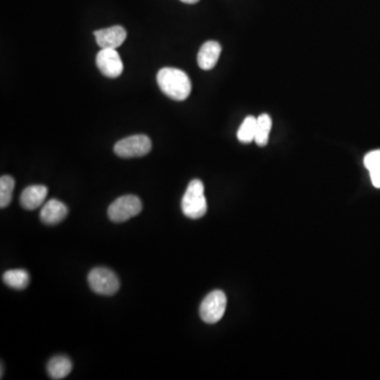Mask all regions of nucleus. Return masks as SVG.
<instances>
[{
    "mask_svg": "<svg viewBox=\"0 0 380 380\" xmlns=\"http://www.w3.org/2000/svg\"><path fill=\"white\" fill-rule=\"evenodd\" d=\"M363 164L369 171L374 187L380 188V149L365 155Z\"/></svg>",
    "mask_w": 380,
    "mask_h": 380,
    "instance_id": "obj_14",
    "label": "nucleus"
},
{
    "mask_svg": "<svg viewBox=\"0 0 380 380\" xmlns=\"http://www.w3.org/2000/svg\"><path fill=\"white\" fill-rule=\"evenodd\" d=\"M182 210L187 218L197 220L207 212V202L204 195V185L200 180H193L182 199Z\"/></svg>",
    "mask_w": 380,
    "mask_h": 380,
    "instance_id": "obj_2",
    "label": "nucleus"
},
{
    "mask_svg": "<svg viewBox=\"0 0 380 380\" xmlns=\"http://www.w3.org/2000/svg\"><path fill=\"white\" fill-rule=\"evenodd\" d=\"M15 180L11 175H3L0 179V207L6 208L12 201Z\"/></svg>",
    "mask_w": 380,
    "mask_h": 380,
    "instance_id": "obj_17",
    "label": "nucleus"
},
{
    "mask_svg": "<svg viewBox=\"0 0 380 380\" xmlns=\"http://www.w3.org/2000/svg\"><path fill=\"white\" fill-rule=\"evenodd\" d=\"M48 196V188L44 185L26 187L20 196V204L26 210H35L42 205Z\"/></svg>",
    "mask_w": 380,
    "mask_h": 380,
    "instance_id": "obj_10",
    "label": "nucleus"
},
{
    "mask_svg": "<svg viewBox=\"0 0 380 380\" xmlns=\"http://www.w3.org/2000/svg\"><path fill=\"white\" fill-rule=\"evenodd\" d=\"M182 3H188V5H193V3H199L200 0H181Z\"/></svg>",
    "mask_w": 380,
    "mask_h": 380,
    "instance_id": "obj_18",
    "label": "nucleus"
},
{
    "mask_svg": "<svg viewBox=\"0 0 380 380\" xmlns=\"http://www.w3.org/2000/svg\"><path fill=\"white\" fill-rule=\"evenodd\" d=\"M271 126H273V122H271V116L269 114H261L259 118H257V130L255 142H256L258 146L263 147L269 143Z\"/></svg>",
    "mask_w": 380,
    "mask_h": 380,
    "instance_id": "obj_15",
    "label": "nucleus"
},
{
    "mask_svg": "<svg viewBox=\"0 0 380 380\" xmlns=\"http://www.w3.org/2000/svg\"><path fill=\"white\" fill-rule=\"evenodd\" d=\"M97 66L102 74L109 79H116L124 70V63L116 49H102L97 53Z\"/></svg>",
    "mask_w": 380,
    "mask_h": 380,
    "instance_id": "obj_7",
    "label": "nucleus"
},
{
    "mask_svg": "<svg viewBox=\"0 0 380 380\" xmlns=\"http://www.w3.org/2000/svg\"><path fill=\"white\" fill-rule=\"evenodd\" d=\"M47 370H48L49 376L52 379H63L72 371V363L68 357L56 356L49 361Z\"/></svg>",
    "mask_w": 380,
    "mask_h": 380,
    "instance_id": "obj_12",
    "label": "nucleus"
},
{
    "mask_svg": "<svg viewBox=\"0 0 380 380\" xmlns=\"http://www.w3.org/2000/svg\"><path fill=\"white\" fill-rule=\"evenodd\" d=\"M159 87L169 99L185 101L191 92V81L184 71L175 68H163L157 77Z\"/></svg>",
    "mask_w": 380,
    "mask_h": 380,
    "instance_id": "obj_1",
    "label": "nucleus"
},
{
    "mask_svg": "<svg viewBox=\"0 0 380 380\" xmlns=\"http://www.w3.org/2000/svg\"><path fill=\"white\" fill-rule=\"evenodd\" d=\"M88 282L92 291L99 295L112 296L120 289V280L116 274L105 267L92 269Z\"/></svg>",
    "mask_w": 380,
    "mask_h": 380,
    "instance_id": "obj_3",
    "label": "nucleus"
},
{
    "mask_svg": "<svg viewBox=\"0 0 380 380\" xmlns=\"http://www.w3.org/2000/svg\"><path fill=\"white\" fill-rule=\"evenodd\" d=\"M3 282L8 287L15 290H24L30 283V276L24 269H12L3 276Z\"/></svg>",
    "mask_w": 380,
    "mask_h": 380,
    "instance_id": "obj_13",
    "label": "nucleus"
},
{
    "mask_svg": "<svg viewBox=\"0 0 380 380\" xmlns=\"http://www.w3.org/2000/svg\"><path fill=\"white\" fill-rule=\"evenodd\" d=\"M142 212V202L136 196H122L108 208V216L112 222L122 223L138 216Z\"/></svg>",
    "mask_w": 380,
    "mask_h": 380,
    "instance_id": "obj_4",
    "label": "nucleus"
},
{
    "mask_svg": "<svg viewBox=\"0 0 380 380\" xmlns=\"http://www.w3.org/2000/svg\"><path fill=\"white\" fill-rule=\"evenodd\" d=\"M68 214V207L56 199L49 200L40 210V220L42 223L55 225L61 223Z\"/></svg>",
    "mask_w": 380,
    "mask_h": 380,
    "instance_id": "obj_9",
    "label": "nucleus"
},
{
    "mask_svg": "<svg viewBox=\"0 0 380 380\" xmlns=\"http://www.w3.org/2000/svg\"><path fill=\"white\" fill-rule=\"evenodd\" d=\"M228 299L222 291L208 294L200 306V316L205 324H214L222 319L226 310Z\"/></svg>",
    "mask_w": 380,
    "mask_h": 380,
    "instance_id": "obj_5",
    "label": "nucleus"
},
{
    "mask_svg": "<svg viewBox=\"0 0 380 380\" xmlns=\"http://www.w3.org/2000/svg\"><path fill=\"white\" fill-rule=\"evenodd\" d=\"M256 130L257 118L253 116H247L243 120L240 128H239L238 134H237L238 140L240 142L245 143V144L253 142V141H255V138H256Z\"/></svg>",
    "mask_w": 380,
    "mask_h": 380,
    "instance_id": "obj_16",
    "label": "nucleus"
},
{
    "mask_svg": "<svg viewBox=\"0 0 380 380\" xmlns=\"http://www.w3.org/2000/svg\"><path fill=\"white\" fill-rule=\"evenodd\" d=\"M220 44L214 40L205 42L198 53V65L202 70H212L221 55Z\"/></svg>",
    "mask_w": 380,
    "mask_h": 380,
    "instance_id": "obj_11",
    "label": "nucleus"
},
{
    "mask_svg": "<svg viewBox=\"0 0 380 380\" xmlns=\"http://www.w3.org/2000/svg\"><path fill=\"white\" fill-rule=\"evenodd\" d=\"M95 40L102 49H116L122 45L127 38L126 30L122 26H114L94 32Z\"/></svg>",
    "mask_w": 380,
    "mask_h": 380,
    "instance_id": "obj_8",
    "label": "nucleus"
},
{
    "mask_svg": "<svg viewBox=\"0 0 380 380\" xmlns=\"http://www.w3.org/2000/svg\"><path fill=\"white\" fill-rule=\"evenodd\" d=\"M151 146L152 145L148 136L136 134L118 141L114 146V152L122 159L141 157L150 152Z\"/></svg>",
    "mask_w": 380,
    "mask_h": 380,
    "instance_id": "obj_6",
    "label": "nucleus"
}]
</instances>
